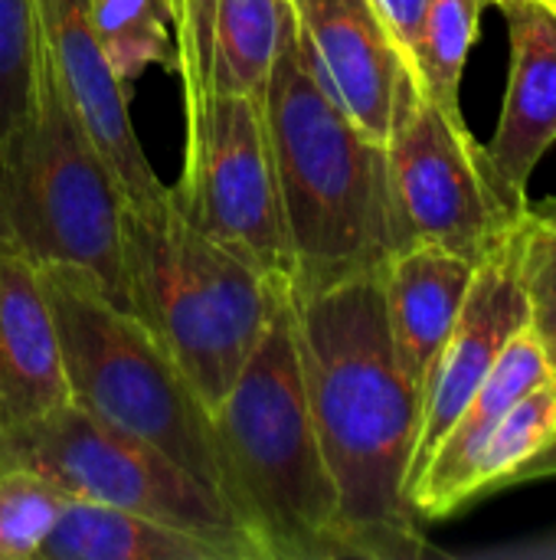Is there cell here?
<instances>
[{"label":"cell","instance_id":"d6986e66","mask_svg":"<svg viewBox=\"0 0 556 560\" xmlns=\"http://www.w3.org/2000/svg\"><path fill=\"white\" fill-rule=\"evenodd\" d=\"M485 0H429L413 46L410 66L423 92L446 112L462 115L459 89L465 75L469 52L478 36V16Z\"/></svg>","mask_w":556,"mask_h":560},{"label":"cell","instance_id":"ac0fdd59","mask_svg":"<svg viewBox=\"0 0 556 560\" xmlns=\"http://www.w3.org/2000/svg\"><path fill=\"white\" fill-rule=\"evenodd\" d=\"M288 20V0H213L203 82L226 95H259Z\"/></svg>","mask_w":556,"mask_h":560},{"label":"cell","instance_id":"4dcf8cb0","mask_svg":"<svg viewBox=\"0 0 556 560\" xmlns=\"http://www.w3.org/2000/svg\"><path fill=\"white\" fill-rule=\"evenodd\" d=\"M554 3H556V0H554Z\"/></svg>","mask_w":556,"mask_h":560},{"label":"cell","instance_id":"9a60e30c","mask_svg":"<svg viewBox=\"0 0 556 560\" xmlns=\"http://www.w3.org/2000/svg\"><path fill=\"white\" fill-rule=\"evenodd\" d=\"M69 400L43 269L0 240V430Z\"/></svg>","mask_w":556,"mask_h":560},{"label":"cell","instance_id":"9c48e42d","mask_svg":"<svg viewBox=\"0 0 556 560\" xmlns=\"http://www.w3.org/2000/svg\"><path fill=\"white\" fill-rule=\"evenodd\" d=\"M383 148L397 249L433 243L482 262L514 226L518 213L501 200L485 148L462 115L423 92L416 72L400 89Z\"/></svg>","mask_w":556,"mask_h":560},{"label":"cell","instance_id":"3957f363","mask_svg":"<svg viewBox=\"0 0 556 560\" xmlns=\"http://www.w3.org/2000/svg\"><path fill=\"white\" fill-rule=\"evenodd\" d=\"M210 423L220 492L262 560L344 558L338 489L305 397L292 299L210 410Z\"/></svg>","mask_w":556,"mask_h":560},{"label":"cell","instance_id":"30bf717a","mask_svg":"<svg viewBox=\"0 0 556 560\" xmlns=\"http://www.w3.org/2000/svg\"><path fill=\"white\" fill-rule=\"evenodd\" d=\"M521 328H528V295L518 276L514 240L508 230V236L475 266V279L469 285L459 322L426 377L423 423L410 466V489L416 486L436 446Z\"/></svg>","mask_w":556,"mask_h":560},{"label":"cell","instance_id":"ffe728a7","mask_svg":"<svg viewBox=\"0 0 556 560\" xmlns=\"http://www.w3.org/2000/svg\"><path fill=\"white\" fill-rule=\"evenodd\" d=\"M556 436V374L531 387L495 427L488 436L478 472H475V499L495 489H505L511 472L521 469L534 453H541Z\"/></svg>","mask_w":556,"mask_h":560},{"label":"cell","instance_id":"7c38bea8","mask_svg":"<svg viewBox=\"0 0 556 560\" xmlns=\"http://www.w3.org/2000/svg\"><path fill=\"white\" fill-rule=\"evenodd\" d=\"M36 13L62 95L121 184L128 207H157L170 187L161 184L138 141L128 115L125 82L111 72L102 46L95 43L85 0H36Z\"/></svg>","mask_w":556,"mask_h":560},{"label":"cell","instance_id":"277c9868","mask_svg":"<svg viewBox=\"0 0 556 560\" xmlns=\"http://www.w3.org/2000/svg\"><path fill=\"white\" fill-rule=\"evenodd\" d=\"M125 308L167 348L213 410L292 289L200 233L174 207L125 210Z\"/></svg>","mask_w":556,"mask_h":560},{"label":"cell","instance_id":"2e32d148","mask_svg":"<svg viewBox=\"0 0 556 560\" xmlns=\"http://www.w3.org/2000/svg\"><path fill=\"white\" fill-rule=\"evenodd\" d=\"M475 266L478 262L433 243L403 246L383 262L390 338L406 377L419 387V394L459 322Z\"/></svg>","mask_w":556,"mask_h":560},{"label":"cell","instance_id":"ba28073f","mask_svg":"<svg viewBox=\"0 0 556 560\" xmlns=\"http://www.w3.org/2000/svg\"><path fill=\"white\" fill-rule=\"evenodd\" d=\"M200 69L177 66L187 105V151L170 200L213 243L292 289L295 256L262 98L213 92Z\"/></svg>","mask_w":556,"mask_h":560},{"label":"cell","instance_id":"603a6c76","mask_svg":"<svg viewBox=\"0 0 556 560\" xmlns=\"http://www.w3.org/2000/svg\"><path fill=\"white\" fill-rule=\"evenodd\" d=\"M39 52L36 0H0V148L33 105Z\"/></svg>","mask_w":556,"mask_h":560},{"label":"cell","instance_id":"83f0119b","mask_svg":"<svg viewBox=\"0 0 556 560\" xmlns=\"http://www.w3.org/2000/svg\"><path fill=\"white\" fill-rule=\"evenodd\" d=\"M501 555H518V558H556V538H551V541H534V545H518V548H501Z\"/></svg>","mask_w":556,"mask_h":560},{"label":"cell","instance_id":"5bb4252c","mask_svg":"<svg viewBox=\"0 0 556 560\" xmlns=\"http://www.w3.org/2000/svg\"><path fill=\"white\" fill-rule=\"evenodd\" d=\"M551 374L554 368L541 338L531 328H521L410 489V502L419 522H442L475 499V472L488 436L501 417Z\"/></svg>","mask_w":556,"mask_h":560},{"label":"cell","instance_id":"f1b7e54d","mask_svg":"<svg viewBox=\"0 0 556 560\" xmlns=\"http://www.w3.org/2000/svg\"><path fill=\"white\" fill-rule=\"evenodd\" d=\"M184 3H187V0H161V7H164V16H167L174 26L184 20Z\"/></svg>","mask_w":556,"mask_h":560},{"label":"cell","instance_id":"4316f807","mask_svg":"<svg viewBox=\"0 0 556 560\" xmlns=\"http://www.w3.org/2000/svg\"><path fill=\"white\" fill-rule=\"evenodd\" d=\"M544 479H556V436L541 453H534L521 469L511 472L508 486H528V482H544Z\"/></svg>","mask_w":556,"mask_h":560},{"label":"cell","instance_id":"52a82bcc","mask_svg":"<svg viewBox=\"0 0 556 560\" xmlns=\"http://www.w3.org/2000/svg\"><path fill=\"white\" fill-rule=\"evenodd\" d=\"M0 466H26L69 499L125 509L200 535L233 560H262L220 492L167 453L111 430L72 400L0 430Z\"/></svg>","mask_w":556,"mask_h":560},{"label":"cell","instance_id":"cb8c5ba5","mask_svg":"<svg viewBox=\"0 0 556 560\" xmlns=\"http://www.w3.org/2000/svg\"><path fill=\"white\" fill-rule=\"evenodd\" d=\"M66 495L26 466H0V560L39 558Z\"/></svg>","mask_w":556,"mask_h":560},{"label":"cell","instance_id":"8992f818","mask_svg":"<svg viewBox=\"0 0 556 560\" xmlns=\"http://www.w3.org/2000/svg\"><path fill=\"white\" fill-rule=\"evenodd\" d=\"M125 190L69 108L43 43L33 105L0 148V240L36 266L88 272L125 308Z\"/></svg>","mask_w":556,"mask_h":560},{"label":"cell","instance_id":"e0dca14e","mask_svg":"<svg viewBox=\"0 0 556 560\" xmlns=\"http://www.w3.org/2000/svg\"><path fill=\"white\" fill-rule=\"evenodd\" d=\"M43 560H233L220 545L184 528L69 499L39 548Z\"/></svg>","mask_w":556,"mask_h":560},{"label":"cell","instance_id":"7a4b0ae2","mask_svg":"<svg viewBox=\"0 0 556 560\" xmlns=\"http://www.w3.org/2000/svg\"><path fill=\"white\" fill-rule=\"evenodd\" d=\"M259 98L295 256L292 295L383 269L397 253L387 148L308 69L295 13Z\"/></svg>","mask_w":556,"mask_h":560},{"label":"cell","instance_id":"8fae6325","mask_svg":"<svg viewBox=\"0 0 556 560\" xmlns=\"http://www.w3.org/2000/svg\"><path fill=\"white\" fill-rule=\"evenodd\" d=\"M308 69L380 144L413 66L374 0H288Z\"/></svg>","mask_w":556,"mask_h":560},{"label":"cell","instance_id":"7402d4cb","mask_svg":"<svg viewBox=\"0 0 556 560\" xmlns=\"http://www.w3.org/2000/svg\"><path fill=\"white\" fill-rule=\"evenodd\" d=\"M85 13L95 43L121 82L138 79L167 49L161 0H85Z\"/></svg>","mask_w":556,"mask_h":560},{"label":"cell","instance_id":"6da1fadb","mask_svg":"<svg viewBox=\"0 0 556 560\" xmlns=\"http://www.w3.org/2000/svg\"><path fill=\"white\" fill-rule=\"evenodd\" d=\"M292 318L308 410L338 489L344 558H423L429 545L410 502L423 394L390 338L383 269L292 295Z\"/></svg>","mask_w":556,"mask_h":560},{"label":"cell","instance_id":"f546056e","mask_svg":"<svg viewBox=\"0 0 556 560\" xmlns=\"http://www.w3.org/2000/svg\"><path fill=\"white\" fill-rule=\"evenodd\" d=\"M492 3H498V7H501V3H508V0H492Z\"/></svg>","mask_w":556,"mask_h":560},{"label":"cell","instance_id":"4fadbf2b","mask_svg":"<svg viewBox=\"0 0 556 560\" xmlns=\"http://www.w3.org/2000/svg\"><path fill=\"white\" fill-rule=\"evenodd\" d=\"M501 13L511 36L508 89L498 128L482 148L501 200L521 213L534 167L556 144V3L508 0Z\"/></svg>","mask_w":556,"mask_h":560},{"label":"cell","instance_id":"484cf974","mask_svg":"<svg viewBox=\"0 0 556 560\" xmlns=\"http://www.w3.org/2000/svg\"><path fill=\"white\" fill-rule=\"evenodd\" d=\"M377 10L383 13L387 26L393 30L397 43L403 46L406 59L413 56V46L419 39V26H423V13L429 0H374Z\"/></svg>","mask_w":556,"mask_h":560},{"label":"cell","instance_id":"d4e9b609","mask_svg":"<svg viewBox=\"0 0 556 560\" xmlns=\"http://www.w3.org/2000/svg\"><path fill=\"white\" fill-rule=\"evenodd\" d=\"M210 20H213V0H187L184 20L177 30V62H206V43H210Z\"/></svg>","mask_w":556,"mask_h":560},{"label":"cell","instance_id":"5b68a950","mask_svg":"<svg viewBox=\"0 0 556 560\" xmlns=\"http://www.w3.org/2000/svg\"><path fill=\"white\" fill-rule=\"evenodd\" d=\"M69 400L220 492L210 407L151 328L82 269L39 266ZM223 495V492H220Z\"/></svg>","mask_w":556,"mask_h":560},{"label":"cell","instance_id":"44dd1931","mask_svg":"<svg viewBox=\"0 0 556 560\" xmlns=\"http://www.w3.org/2000/svg\"><path fill=\"white\" fill-rule=\"evenodd\" d=\"M511 240L528 295V328L541 338L556 374V197L528 203L511 226Z\"/></svg>","mask_w":556,"mask_h":560}]
</instances>
